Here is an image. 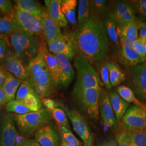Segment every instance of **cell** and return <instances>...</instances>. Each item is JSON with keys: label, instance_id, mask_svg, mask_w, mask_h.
I'll list each match as a JSON object with an SVG mask.
<instances>
[{"label": "cell", "instance_id": "cell-7", "mask_svg": "<svg viewBox=\"0 0 146 146\" xmlns=\"http://www.w3.org/2000/svg\"><path fill=\"white\" fill-rule=\"evenodd\" d=\"M58 107L62 108L70 121L73 129L83 142V146H93L94 137L88 123L78 111L71 109L58 101Z\"/></svg>", "mask_w": 146, "mask_h": 146}, {"label": "cell", "instance_id": "cell-42", "mask_svg": "<svg viewBox=\"0 0 146 146\" xmlns=\"http://www.w3.org/2000/svg\"><path fill=\"white\" fill-rule=\"evenodd\" d=\"M14 5L10 0H0V12L5 16H14Z\"/></svg>", "mask_w": 146, "mask_h": 146}, {"label": "cell", "instance_id": "cell-34", "mask_svg": "<svg viewBox=\"0 0 146 146\" xmlns=\"http://www.w3.org/2000/svg\"><path fill=\"white\" fill-rule=\"evenodd\" d=\"M58 125H61L67 128L68 129H71L68 118L66 113L60 107H55L52 110H48Z\"/></svg>", "mask_w": 146, "mask_h": 146}, {"label": "cell", "instance_id": "cell-24", "mask_svg": "<svg viewBox=\"0 0 146 146\" xmlns=\"http://www.w3.org/2000/svg\"><path fill=\"white\" fill-rule=\"evenodd\" d=\"M22 81L8 72L7 76L1 88L5 93L8 102L15 100L17 90Z\"/></svg>", "mask_w": 146, "mask_h": 146}, {"label": "cell", "instance_id": "cell-47", "mask_svg": "<svg viewBox=\"0 0 146 146\" xmlns=\"http://www.w3.org/2000/svg\"><path fill=\"white\" fill-rule=\"evenodd\" d=\"M136 22L139 29V37H146V21H142L137 18Z\"/></svg>", "mask_w": 146, "mask_h": 146}, {"label": "cell", "instance_id": "cell-12", "mask_svg": "<svg viewBox=\"0 0 146 146\" xmlns=\"http://www.w3.org/2000/svg\"><path fill=\"white\" fill-rule=\"evenodd\" d=\"M120 45L117 54L118 60L125 67H133L145 62V59L136 52L132 42L123 38H119Z\"/></svg>", "mask_w": 146, "mask_h": 146}, {"label": "cell", "instance_id": "cell-16", "mask_svg": "<svg viewBox=\"0 0 146 146\" xmlns=\"http://www.w3.org/2000/svg\"><path fill=\"white\" fill-rule=\"evenodd\" d=\"M17 131L14 117L11 114H5L1 122L0 143L2 146H15Z\"/></svg>", "mask_w": 146, "mask_h": 146}, {"label": "cell", "instance_id": "cell-46", "mask_svg": "<svg viewBox=\"0 0 146 146\" xmlns=\"http://www.w3.org/2000/svg\"><path fill=\"white\" fill-rule=\"evenodd\" d=\"M15 146H41L35 140L31 139H24L18 142Z\"/></svg>", "mask_w": 146, "mask_h": 146}, {"label": "cell", "instance_id": "cell-50", "mask_svg": "<svg viewBox=\"0 0 146 146\" xmlns=\"http://www.w3.org/2000/svg\"><path fill=\"white\" fill-rule=\"evenodd\" d=\"M8 102V101L5 92L2 88L0 87V106H3Z\"/></svg>", "mask_w": 146, "mask_h": 146}, {"label": "cell", "instance_id": "cell-31", "mask_svg": "<svg viewBox=\"0 0 146 146\" xmlns=\"http://www.w3.org/2000/svg\"><path fill=\"white\" fill-rule=\"evenodd\" d=\"M103 22L108 38L117 47L119 48L120 39L117 32V24L111 17L106 14L104 15Z\"/></svg>", "mask_w": 146, "mask_h": 146}, {"label": "cell", "instance_id": "cell-17", "mask_svg": "<svg viewBox=\"0 0 146 146\" xmlns=\"http://www.w3.org/2000/svg\"><path fill=\"white\" fill-rule=\"evenodd\" d=\"M99 110L105 129L116 130L118 123L110 102L109 94L106 91L102 92Z\"/></svg>", "mask_w": 146, "mask_h": 146}, {"label": "cell", "instance_id": "cell-8", "mask_svg": "<svg viewBox=\"0 0 146 146\" xmlns=\"http://www.w3.org/2000/svg\"><path fill=\"white\" fill-rule=\"evenodd\" d=\"M128 87L132 89L137 99L146 105V63L131 68Z\"/></svg>", "mask_w": 146, "mask_h": 146}, {"label": "cell", "instance_id": "cell-6", "mask_svg": "<svg viewBox=\"0 0 146 146\" xmlns=\"http://www.w3.org/2000/svg\"><path fill=\"white\" fill-rule=\"evenodd\" d=\"M74 65L76 74L74 88H101L99 75L89 61L77 56L74 58Z\"/></svg>", "mask_w": 146, "mask_h": 146}, {"label": "cell", "instance_id": "cell-43", "mask_svg": "<svg viewBox=\"0 0 146 146\" xmlns=\"http://www.w3.org/2000/svg\"><path fill=\"white\" fill-rule=\"evenodd\" d=\"M133 9L142 17L146 18V0H136L129 2Z\"/></svg>", "mask_w": 146, "mask_h": 146}, {"label": "cell", "instance_id": "cell-28", "mask_svg": "<svg viewBox=\"0 0 146 146\" xmlns=\"http://www.w3.org/2000/svg\"><path fill=\"white\" fill-rule=\"evenodd\" d=\"M60 136V146H82L81 142L75 136L70 129L58 125Z\"/></svg>", "mask_w": 146, "mask_h": 146}, {"label": "cell", "instance_id": "cell-21", "mask_svg": "<svg viewBox=\"0 0 146 146\" xmlns=\"http://www.w3.org/2000/svg\"><path fill=\"white\" fill-rule=\"evenodd\" d=\"M62 0H46V8L49 16L55 21L60 27H66L68 25V21L63 14L61 9Z\"/></svg>", "mask_w": 146, "mask_h": 146}, {"label": "cell", "instance_id": "cell-52", "mask_svg": "<svg viewBox=\"0 0 146 146\" xmlns=\"http://www.w3.org/2000/svg\"></svg>", "mask_w": 146, "mask_h": 146}, {"label": "cell", "instance_id": "cell-51", "mask_svg": "<svg viewBox=\"0 0 146 146\" xmlns=\"http://www.w3.org/2000/svg\"><path fill=\"white\" fill-rule=\"evenodd\" d=\"M145 62L146 63V56L145 58Z\"/></svg>", "mask_w": 146, "mask_h": 146}, {"label": "cell", "instance_id": "cell-41", "mask_svg": "<svg viewBox=\"0 0 146 146\" xmlns=\"http://www.w3.org/2000/svg\"><path fill=\"white\" fill-rule=\"evenodd\" d=\"M132 46L135 51L141 58H145L146 56V37H138L132 42Z\"/></svg>", "mask_w": 146, "mask_h": 146}, {"label": "cell", "instance_id": "cell-13", "mask_svg": "<svg viewBox=\"0 0 146 146\" xmlns=\"http://www.w3.org/2000/svg\"><path fill=\"white\" fill-rule=\"evenodd\" d=\"M47 47L49 51L53 54H62L69 60L75 57L76 52L70 33L62 34L58 38L47 44Z\"/></svg>", "mask_w": 146, "mask_h": 146}, {"label": "cell", "instance_id": "cell-27", "mask_svg": "<svg viewBox=\"0 0 146 146\" xmlns=\"http://www.w3.org/2000/svg\"><path fill=\"white\" fill-rule=\"evenodd\" d=\"M107 64L109 71L110 82L112 87L119 86L125 80V74L114 61H107Z\"/></svg>", "mask_w": 146, "mask_h": 146}, {"label": "cell", "instance_id": "cell-44", "mask_svg": "<svg viewBox=\"0 0 146 146\" xmlns=\"http://www.w3.org/2000/svg\"><path fill=\"white\" fill-rule=\"evenodd\" d=\"M9 52L8 46L5 40L0 39V65L2 64Z\"/></svg>", "mask_w": 146, "mask_h": 146}, {"label": "cell", "instance_id": "cell-18", "mask_svg": "<svg viewBox=\"0 0 146 146\" xmlns=\"http://www.w3.org/2000/svg\"><path fill=\"white\" fill-rule=\"evenodd\" d=\"M41 19L43 26L42 37L47 44L52 42L62 34L61 27L49 16L46 7H43Z\"/></svg>", "mask_w": 146, "mask_h": 146}, {"label": "cell", "instance_id": "cell-25", "mask_svg": "<svg viewBox=\"0 0 146 146\" xmlns=\"http://www.w3.org/2000/svg\"><path fill=\"white\" fill-rule=\"evenodd\" d=\"M15 5L28 14L38 19L41 18L43 7L36 1L34 0H16Z\"/></svg>", "mask_w": 146, "mask_h": 146}, {"label": "cell", "instance_id": "cell-2", "mask_svg": "<svg viewBox=\"0 0 146 146\" xmlns=\"http://www.w3.org/2000/svg\"><path fill=\"white\" fill-rule=\"evenodd\" d=\"M28 77L25 80L40 99L49 98L57 89L42 55L39 52L27 66Z\"/></svg>", "mask_w": 146, "mask_h": 146}, {"label": "cell", "instance_id": "cell-36", "mask_svg": "<svg viewBox=\"0 0 146 146\" xmlns=\"http://www.w3.org/2000/svg\"><path fill=\"white\" fill-rule=\"evenodd\" d=\"M109 1L106 0L90 1L91 15L100 16L106 13L108 7Z\"/></svg>", "mask_w": 146, "mask_h": 146}, {"label": "cell", "instance_id": "cell-37", "mask_svg": "<svg viewBox=\"0 0 146 146\" xmlns=\"http://www.w3.org/2000/svg\"><path fill=\"white\" fill-rule=\"evenodd\" d=\"M98 67L100 79L102 80L105 87L108 90H110L113 88L110 82V75L108 68L107 64V61L100 62L98 64Z\"/></svg>", "mask_w": 146, "mask_h": 146}, {"label": "cell", "instance_id": "cell-30", "mask_svg": "<svg viewBox=\"0 0 146 146\" xmlns=\"http://www.w3.org/2000/svg\"><path fill=\"white\" fill-rule=\"evenodd\" d=\"M78 11V28L84 26L88 21L91 16L90 1L79 0Z\"/></svg>", "mask_w": 146, "mask_h": 146}, {"label": "cell", "instance_id": "cell-49", "mask_svg": "<svg viewBox=\"0 0 146 146\" xmlns=\"http://www.w3.org/2000/svg\"><path fill=\"white\" fill-rule=\"evenodd\" d=\"M7 75L8 72L1 65H0V87H1L2 85L3 84Z\"/></svg>", "mask_w": 146, "mask_h": 146}, {"label": "cell", "instance_id": "cell-45", "mask_svg": "<svg viewBox=\"0 0 146 146\" xmlns=\"http://www.w3.org/2000/svg\"><path fill=\"white\" fill-rule=\"evenodd\" d=\"M41 99L42 104L46 107L47 110H52L55 107H58V101L50 98H42Z\"/></svg>", "mask_w": 146, "mask_h": 146}, {"label": "cell", "instance_id": "cell-33", "mask_svg": "<svg viewBox=\"0 0 146 146\" xmlns=\"http://www.w3.org/2000/svg\"><path fill=\"white\" fill-rule=\"evenodd\" d=\"M126 131L130 146H146V128Z\"/></svg>", "mask_w": 146, "mask_h": 146}, {"label": "cell", "instance_id": "cell-39", "mask_svg": "<svg viewBox=\"0 0 146 146\" xmlns=\"http://www.w3.org/2000/svg\"><path fill=\"white\" fill-rule=\"evenodd\" d=\"M115 133V140L119 146H130L127 132L125 129L118 123Z\"/></svg>", "mask_w": 146, "mask_h": 146}, {"label": "cell", "instance_id": "cell-5", "mask_svg": "<svg viewBox=\"0 0 146 146\" xmlns=\"http://www.w3.org/2000/svg\"><path fill=\"white\" fill-rule=\"evenodd\" d=\"M20 133L22 135L30 136L43 125L50 123L52 117L46 109L29 112L13 117Z\"/></svg>", "mask_w": 146, "mask_h": 146}, {"label": "cell", "instance_id": "cell-35", "mask_svg": "<svg viewBox=\"0 0 146 146\" xmlns=\"http://www.w3.org/2000/svg\"><path fill=\"white\" fill-rule=\"evenodd\" d=\"M5 110L11 113H16L17 115H22L29 112H32L25 104L23 100H13L7 103Z\"/></svg>", "mask_w": 146, "mask_h": 146}, {"label": "cell", "instance_id": "cell-15", "mask_svg": "<svg viewBox=\"0 0 146 146\" xmlns=\"http://www.w3.org/2000/svg\"><path fill=\"white\" fill-rule=\"evenodd\" d=\"M1 66L16 78L25 81L28 77L26 64L9 50Z\"/></svg>", "mask_w": 146, "mask_h": 146}, {"label": "cell", "instance_id": "cell-23", "mask_svg": "<svg viewBox=\"0 0 146 146\" xmlns=\"http://www.w3.org/2000/svg\"><path fill=\"white\" fill-rule=\"evenodd\" d=\"M117 32L119 38L133 42L139 37V29L136 19L128 23L117 25Z\"/></svg>", "mask_w": 146, "mask_h": 146}, {"label": "cell", "instance_id": "cell-9", "mask_svg": "<svg viewBox=\"0 0 146 146\" xmlns=\"http://www.w3.org/2000/svg\"><path fill=\"white\" fill-rule=\"evenodd\" d=\"M107 8L106 14L111 17L117 25L135 21V13L129 2L114 1Z\"/></svg>", "mask_w": 146, "mask_h": 146}, {"label": "cell", "instance_id": "cell-38", "mask_svg": "<svg viewBox=\"0 0 146 146\" xmlns=\"http://www.w3.org/2000/svg\"><path fill=\"white\" fill-rule=\"evenodd\" d=\"M23 101L31 111H37L42 109L41 99L36 95L29 94Z\"/></svg>", "mask_w": 146, "mask_h": 146}, {"label": "cell", "instance_id": "cell-40", "mask_svg": "<svg viewBox=\"0 0 146 146\" xmlns=\"http://www.w3.org/2000/svg\"><path fill=\"white\" fill-rule=\"evenodd\" d=\"M31 94L36 95L31 87L25 81H23L17 90L15 100H23L29 94Z\"/></svg>", "mask_w": 146, "mask_h": 146}, {"label": "cell", "instance_id": "cell-32", "mask_svg": "<svg viewBox=\"0 0 146 146\" xmlns=\"http://www.w3.org/2000/svg\"><path fill=\"white\" fill-rule=\"evenodd\" d=\"M20 29L14 16L0 17V35H9Z\"/></svg>", "mask_w": 146, "mask_h": 146}, {"label": "cell", "instance_id": "cell-48", "mask_svg": "<svg viewBox=\"0 0 146 146\" xmlns=\"http://www.w3.org/2000/svg\"><path fill=\"white\" fill-rule=\"evenodd\" d=\"M98 146H119L114 139H109L104 141L100 142Z\"/></svg>", "mask_w": 146, "mask_h": 146}, {"label": "cell", "instance_id": "cell-3", "mask_svg": "<svg viewBox=\"0 0 146 146\" xmlns=\"http://www.w3.org/2000/svg\"><path fill=\"white\" fill-rule=\"evenodd\" d=\"M13 52L27 66L39 52L40 42L36 36L19 29L8 35Z\"/></svg>", "mask_w": 146, "mask_h": 146}, {"label": "cell", "instance_id": "cell-29", "mask_svg": "<svg viewBox=\"0 0 146 146\" xmlns=\"http://www.w3.org/2000/svg\"><path fill=\"white\" fill-rule=\"evenodd\" d=\"M116 91L120 97L127 103H133L134 105L146 108V104L137 99L135 94L129 87L120 85L117 87Z\"/></svg>", "mask_w": 146, "mask_h": 146}, {"label": "cell", "instance_id": "cell-1", "mask_svg": "<svg viewBox=\"0 0 146 146\" xmlns=\"http://www.w3.org/2000/svg\"><path fill=\"white\" fill-rule=\"evenodd\" d=\"M77 56L89 62H102L108 52V37L104 23L97 16L91 15L87 22L70 33Z\"/></svg>", "mask_w": 146, "mask_h": 146}, {"label": "cell", "instance_id": "cell-10", "mask_svg": "<svg viewBox=\"0 0 146 146\" xmlns=\"http://www.w3.org/2000/svg\"><path fill=\"white\" fill-rule=\"evenodd\" d=\"M14 17L20 29L35 36L42 35L43 26L41 19L21 10L14 5Z\"/></svg>", "mask_w": 146, "mask_h": 146}, {"label": "cell", "instance_id": "cell-19", "mask_svg": "<svg viewBox=\"0 0 146 146\" xmlns=\"http://www.w3.org/2000/svg\"><path fill=\"white\" fill-rule=\"evenodd\" d=\"M59 67V87L67 88L75 78V72L69 60L62 54L55 55Z\"/></svg>", "mask_w": 146, "mask_h": 146}, {"label": "cell", "instance_id": "cell-26", "mask_svg": "<svg viewBox=\"0 0 146 146\" xmlns=\"http://www.w3.org/2000/svg\"><path fill=\"white\" fill-rule=\"evenodd\" d=\"M78 4L76 0H62L61 1V11L68 22L74 27L77 25L76 13Z\"/></svg>", "mask_w": 146, "mask_h": 146}, {"label": "cell", "instance_id": "cell-20", "mask_svg": "<svg viewBox=\"0 0 146 146\" xmlns=\"http://www.w3.org/2000/svg\"><path fill=\"white\" fill-rule=\"evenodd\" d=\"M39 52L42 55L56 88L59 87V67L55 55L50 52L44 42H40Z\"/></svg>", "mask_w": 146, "mask_h": 146}, {"label": "cell", "instance_id": "cell-22", "mask_svg": "<svg viewBox=\"0 0 146 146\" xmlns=\"http://www.w3.org/2000/svg\"><path fill=\"white\" fill-rule=\"evenodd\" d=\"M108 94L110 102L114 112L116 119L117 123H119L125 114L127 110L131 106V104L122 99L115 90L110 92Z\"/></svg>", "mask_w": 146, "mask_h": 146}, {"label": "cell", "instance_id": "cell-14", "mask_svg": "<svg viewBox=\"0 0 146 146\" xmlns=\"http://www.w3.org/2000/svg\"><path fill=\"white\" fill-rule=\"evenodd\" d=\"M35 140L41 146H60L59 131L52 123L43 125L34 133Z\"/></svg>", "mask_w": 146, "mask_h": 146}, {"label": "cell", "instance_id": "cell-4", "mask_svg": "<svg viewBox=\"0 0 146 146\" xmlns=\"http://www.w3.org/2000/svg\"><path fill=\"white\" fill-rule=\"evenodd\" d=\"M102 89H73V99L84 114L89 118L98 120L100 113V104Z\"/></svg>", "mask_w": 146, "mask_h": 146}, {"label": "cell", "instance_id": "cell-11", "mask_svg": "<svg viewBox=\"0 0 146 146\" xmlns=\"http://www.w3.org/2000/svg\"><path fill=\"white\" fill-rule=\"evenodd\" d=\"M119 123L126 130L146 128V108L131 105Z\"/></svg>", "mask_w": 146, "mask_h": 146}]
</instances>
